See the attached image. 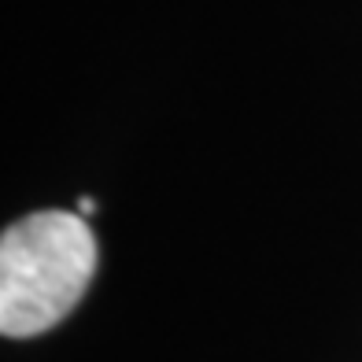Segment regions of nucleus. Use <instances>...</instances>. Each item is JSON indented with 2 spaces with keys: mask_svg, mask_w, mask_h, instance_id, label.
<instances>
[{
  "mask_svg": "<svg viewBox=\"0 0 362 362\" xmlns=\"http://www.w3.org/2000/svg\"><path fill=\"white\" fill-rule=\"evenodd\" d=\"M96 274V237L78 211H37L0 237V333L41 337L81 303Z\"/></svg>",
  "mask_w": 362,
  "mask_h": 362,
  "instance_id": "1",
  "label": "nucleus"
}]
</instances>
